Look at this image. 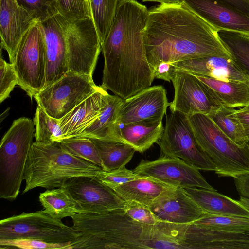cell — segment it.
Here are the masks:
<instances>
[{"instance_id": "obj_2", "label": "cell", "mask_w": 249, "mask_h": 249, "mask_svg": "<svg viewBox=\"0 0 249 249\" xmlns=\"http://www.w3.org/2000/svg\"><path fill=\"white\" fill-rule=\"evenodd\" d=\"M218 32L183 1L161 3L148 10L144 31L148 62L154 69L161 62L231 56Z\"/></svg>"}, {"instance_id": "obj_13", "label": "cell", "mask_w": 249, "mask_h": 249, "mask_svg": "<svg viewBox=\"0 0 249 249\" xmlns=\"http://www.w3.org/2000/svg\"><path fill=\"white\" fill-rule=\"evenodd\" d=\"M199 170L179 158L160 156L152 161L141 160L133 171L139 176L153 178L175 188L198 187L215 190Z\"/></svg>"}, {"instance_id": "obj_46", "label": "cell", "mask_w": 249, "mask_h": 249, "mask_svg": "<svg viewBox=\"0 0 249 249\" xmlns=\"http://www.w3.org/2000/svg\"><path fill=\"white\" fill-rule=\"evenodd\" d=\"M239 200L248 210H249V198L240 196Z\"/></svg>"}, {"instance_id": "obj_44", "label": "cell", "mask_w": 249, "mask_h": 249, "mask_svg": "<svg viewBox=\"0 0 249 249\" xmlns=\"http://www.w3.org/2000/svg\"><path fill=\"white\" fill-rule=\"evenodd\" d=\"M235 114L241 123L249 140V108L247 107L235 109Z\"/></svg>"}, {"instance_id": "obj_10", "label": "cell", "mask_w": 249, "mask_h": 249, "mask_svg": "<svg viewBox=\"0 0 249 249\" xmlns=\"http://www.w3.org/2000/svg\"><path fill=\"white\" fill-rule=\"evenodd\" d=\"M100 87L92 76L69 71L34 98L49 115L60 120Z\"/></svg>"}, {"instance_id": "obj_18", "label": "cell", "mask_w": 249, "mask_h": 249, "mask_svg": "<svg viewBox=\"0 0 249 249\" xmlns=\"http://www.w3.org/2000/svg\"><path fill=\"white\" fill-rule=\"evenodd\" d=\"M36 22H39L16 0H0L1 48L7 52L10 63L14 61L22 37Z\"/></svg>"}, {"instance_id": "obj_48", "label": "cell", "mask_w": 249, "mask_h": 249, "mask_svg": "<svg viewBox=\"0 0 249 249\" xmlns=\"http://www.w3.org/2000/svg\"><path fill=\"white\" fill-rule=\"evenodd\" d=\"M247 107L249 108V105Z\"/></svg>"}, {"instance_id": "obj_4", "label": "cell", "mask_w": 249, "mask_h": 249, "mask_svg": "<svg viewBox=\"0 0 249 249\" xmlns=\"http://www.w3.org/2000/svg\"><path fill=\"white\" fill-rule=\"evenodd\" d=\"M102 168L65 151L58 142H33L26 162L23 194L37 187H63L75 177H95Z\"/></svg>"}, {"instance_id": "obj_5", "label": "cell", "mask_w": 249, "mask_h": 249, "mask_svg": "<svg viewBox=\"0 0 249 249\" xmlns=\"http://www.w3.org/2000/svg\"><path fill=\"white\" fill-rule=\"evenodd\" d=\"M196 140L215 167L219 177L233 178L249 174V148L237 144L227 137L207 115L188 116Z\"/></svg>"}, {"instance_id": "obj_36", "label": "cell", "mask_w": 249, "mask_h": 249, "mask_svg": "<svg viewBox=\"0 0 249 249\" xmlns=\"http://www.w3.org/2000/svg\"><path fill=\"white\" fill-rule=\"evenodd\" d=\"M55 2L58 13L67 20L92 18L88 0H56Z\"/></svg>"}, {"instance_id": "obj_28", "label": "cell", "mask_w": 249, "mask_h": 249, "mask_svg": "<svg viewBox=\"0 0 249 249\" xmlns=\"http://www.w3.org/2000/svg\"><path fill=\"white\" fill-rule=\"evenodd\" d=\"M100 155L102 168L109 171L125 167L132 158L135 150L128 144L113 141L90 138Z\"/></svg>"}, {"instance_id": "obj_16", "label": "cell", "mask_w": 249, "mask_h": 249, "mask_svg": "<svg viewBox=\"0 0 249 249\" xmlns=\"http://www.w3.org/2000/svg\"><path fill=\"white\" fill-rule=\"evenodd\" d=\"M174 97L170 102V111H178L188 116L196 113L209 115L215 106L200 81L193 74L175 69L171 80Z\"/></svg>"}, {"instance_id": "obj_8", "label": "cell", "mask_w": 249, "mask_h": 249, "mask_svg": "<svg viewBox=\"0 0 249 249\" xmlns=\"http://www.w3.org/2000/svg\"><path fill=\"white\" fill-rule=\"evenodd\" d=\"M18 85L32 99L46 85L44 38L40 22L32 26L22 37L12 63Z\"/></svg>"}, {"instance_id": "obj_3", "label": "cell", "mask_w": 249, "mask_h": 249, "mask_svg": "<svg viewBox=\"0 0 249 249\" xmlns=\"http://www.w3.org/2000/svg\"><path fill=\"white\" fill-rule=\"evenodd\" d=\"M72 228L79 235L72 249H185L179 229L175 223L156 225L137 222L124 211L105 214L77 213Z\"/></svg>"}, {"instance_id": "obj_43", "label": "cell", "mask_w": 249, "mask_h": 249, "mask_svg": "<svg viewBox=\"0 0 249 249\" xmlns=\"http://www.w3.org/2000/svg\"><path fill=\"white\" fill-rule=\"evenodd\" d=\"M233 178L239 195L249 198V174L241 175Z\"/></svg>"}, {"instance_id": "obj_25", "label": "cell", "mask_w": 249, "mask_h": 249, "mask_svg": "<svg viewBox=\"0 0 249 249\" xmlns=\"http://www.w3.org/2000/svg\"><path fill=\"white\" fill-rule=\"evenodd\" d=\"M173 188L175 187L153 178L143 177L112 190L124 201H135L149 207L160 194Z\"/></svg>"}, {"instance_id": "obj_45", "label": "cell", "mask_w": 249, "mask_h": 249, "mask_svg": "<svg viewBox=\"0 0 249 249\" xmlns=\"http://www.w3.org/2000/svg\"><path fill=\"white\" fill-rule=\"evenodd\" d=\"M143 2H155L161 3H171L181 2L182 0H142Z\"/></svg>"}, {"instance_id": "obj_29", "label": "cell", "mask_w": 249, "mask_h": 249, "mask_svg": "<svg viewBox=\"0 0 249 249\" xmlns=\"http://www.w3.org/2000/svg\"><path fill=\"white\" fill-rule=\"evenodd\" d=\"M123 100L117 95L108 94L107 102L99 115L76 137L107 140L110 130L117 119Z\"/></svg>"}, {"instance_id": "obj_7", "label": "cell", "mask_w": 249, "mask_h": 249, "mask_svg": "<svg viewBox=\"0 0 249 249\" xmlns=\"http://www.w3.org/2000/svg\"><path fill=\"white\" fill-rule=\"evenodd\" d=\"M79 234L61 220L53 218L43 210L23 212L0 221V239H32L46 242H72Z\"/></svg>"}, {"instance_id": "obj_33", "label": "cell", "mask_w": 249, "mask_h": 249, "mask_svg": "<svg viewBox=\"0 0 249 249\" xmlns=\"http://www.w3.org/2000/svg\"><path fill=\"white\" fill-rule=\"evenodd\" d=\"M193 223L213 230L249 232V217L207 213Z\"/></svg>"}, {"instance_id": "obj_21", "label": "cell", "mask_w": 249, "mask_h": 249, "mask_svg": "<svg viewBox=\"0 0 249 249\" xmlns=\"http://www.w3.org/2000/svg\"><path fill=\"white\" fill-rule=\"evenodd\" d=\"M108 93L101 86L99 89L82 101L59 120V138L57 142L76 137L100 114L106 105Z\"/></svg>"}, {"instance_id": "obj_34", "label": "cell", "mask_w": 249, "mask_h": 249, "mask_svg": "<svg viewBox=\"0 0 249 249\" xmlns=\"http://www.w3.org/2000/svg\"><path fill=\"white\" fill-rule=\"evenodd\" d=\"M58 142L67 152L102 168L98 151L90 138L72 137L62 139Z\"/></svg>"}, {"instance_id": "obj_11", "label": "cell", "mask_w": 249, "mask_h": 249, "mask_svg": "<svg viewBox=\"0 0 249 249\" xmlns=\"http://www.w3.org/2000/svg\"><path fill=\"white\" fill-rule=\"evenodd\" d=\"M66 36L69 71L92 77L101 50L92 18L67 19Z\"/></svg>"}, {"instance_id": "obj_23", "label": "cell", "mask_w": 249, "mask_h": 249, "mask_svg": "<svg viewBox=\"0 0 249 249\" xmlns=\"http://www.w3.org/2000/svg\"><path fill=\"white\" fill-rule=\"evenodd\" d=\"M193 75L200 81L215 106L236 108L249 105V81H226Z\"/></svg>"}, {"instance_id": "obj_47", "label": "cell", "mask_w": 249, "mask_h": 249, "mask_svg": "<svg viewBox=\"0 0 249 249\" xmlns=\"http://www.w3.org/2000/svg\"><path fill=\"white\" fill-rule=\"evenodd\" d=\"M247 145L248 147H249V141H248V142H247Z\"/></svg>"}, {"instance_id": "obj_12", "label": "cell", "mask_w": 249, "mask_h": 249, "mask_svg": "<svg viewBox=\"0 0 249 249\" xmlns=\"http://www.w3.org/2000/svg\"><path fill=\"white\" fill-rule=\"evenodd\" d=\"M66 188L79 207L78 213L105 214L123 211L125 201L96 177H75L68 179Z\"/></svg>"}, {"instance_id": "obj_30", "label": "cell", "mask_w": 249, "mask_h": 249, "mask_svg": "<svg viewBox=\"0 0 249 249\" xmlns=\"http://www.w3.org/2000/svg\"><path fill=\"white\" fill-rule=\"evenodd\" d=\"M235 111L234 108L218 106L208 116L234 142L244 146L247 144L249 139L241 123L235 114Z\"/></svg>"}, {"instance_id": "obj_35", "label": "cell", "mask_w": 249, "mask_h": 249, "mask_svg": "<svg viewBox=\"0 0 249 249\" xmlns=\"http://www.w3.org/2000/svg\"><path fill=\"white\" fill-rule=\"evenodd\" d=\"M33 121L36 142L49 143L58 141L59 119L50 116L42 107L37 106Z\"/></svg>"}, {"instance_id": "obj_1", "label": "cell", "mask_w": 249, "mask_h": 249, "mask_svg": "<svg viewBox=\"0 0 249 249\" xmlns=\"http://www.w3.org/2000/svg\"><path fill=\"white\" fill-rule=\"evenodd\" d=\"M148 13L147 7L135 0H120L101 44L104 59L101 87L123 99L150 87L155 79L144 43Z\"/></svg>"}, {"instance_id": "obj_37", "label": "cell", "mask_w": 249, "mask_h": 249, "mask_svg": "<svg viewBox=\"0 0 249 249\" xmlns=\"http://www.w3.org/2000/svg\"><path fill=\"white\" fill-rule=\"evenodd\" d=\"M40 22L58 13L54 0H16Z\"/></svg>"}, {"instance_id": "obj_6", "label": "cell", "mask_w": 249, "mask_h": 249, "mask_svg": "<svg viewBox=\"0 0 249 249\" xmlns=\"http://www.w3.org/2000/svg\"><path fill=\"white\" fill-rule=\"evenodd\" d=\"M33 120H14L0 145V197L15 200L20 191L28 155L35 137Z\"/></svg>"}, {"instance_id": "obj_22", "label": "cell", "mask_w": 249, "mask_h": 249, "mask_svg": "<svg viewBox=\"0 0 249 249\" xmlns=\"http://www.w3.org/2000/svg\"><path fill=\"white\" fill-rule=\"evenodd\" d=\"M175 69L226 81H249L231 56H206L172 63Z\"/></svg>"}, {"instance_id": "obj_41", "label": "cell", "mask_w": 249, "mask_h": 249, "mask_svg": "<svg viewBox=\"0 0 249 249\" xmlns=\"http://www.w3.org/2000/svg\"><path fill=\"white\" fill-rule=\"evenodd\" d=\"M124 212L133 220L148 225H156L160 221L153 214L149 207L140 203L125 201Z\"/></svg>"}, {"instance_id": "obj_17", "label": "cell", "mask_w": 249, "mask_h": 249, "mask_svg": "<svg viewBox=\"0 0 249 249\" xmlns=\"http://www.w3.org/2000/svg\"><path fill=\"white\" fill-rule=\"evenodd\" d=\"M149 207L160 221L175 224L193 223L208 213L181 188L164 192Z\"/></svg>"}, {"instance_id": "obj_15", "label": "cell", "mask_w": 249, "mask_h": 249, "mask_svg": "<svg viewBox=\"0 0 249 249\" xmlns=\"http://www.w3.org/2000/svg\"><path fill=\"white\" fill-rule=\"evenodd\" d=\"M170 103L161 85L150 86L123 99L117 123L127 124L148 119H163Z\"/></svg>"}, {"instance_id": "obj_24", "label": "cell", "mask_w": 249, "mask_h": 249, "mask_svg": "<svg viewBox=\"0 0 249 249\" xmlns=\"http://www.w3.org/2000/svg\"><path fill=\"white\" fill-rule=\"evenodd\" d=\"M183 189L208 213L249 217V210L239 200L220 194L216 190L198 187H185Z\"/></svg>"}, {"instance_id": "obj_26", "label": "cell", "mask_w": 249, "mask_h": 249, "mask_svg": "<svg viewBox=\"0 0 249 249\" xmlns=\"http://www.w3.org/2000/svg\"><path fill=\"white\" fill-rule=\"evenodd\" d=\"M196 245L199 249H249V232L216 230L196 225Z\"/></svg>"}, {"instance_id": "obj_38", "label": "cell", "mask_w": 249, "mask_h": 249, "mask_svg": "<svg viewBox=\"0 0 249 249\" xmlns=\"http://www.w3.org/2000/svg\"><path fill=\"white\" fill-rule=\"evenodd\" d=\"M71 242L54 243L32 239H0V249H72Z\"/></svg>"}, {"instance_id": "obj_14", "label": "cell", "mask_w": 249, "mask_h": 249, "mask_svg": "<svg viewBox=\"0 0 249 249\" xmlns=\"http://www.w3.org/2000/svg\"><path fill=\"white\" fill-rule=\"evenodd\" d=\"M40 23L44 38L45 87L69 71L66 36L67 19L58 13Z\"/></svg>"}, {"instance_id": "obj_39", "label": "cell", "mask_w": 249, "mask_h": 249, "mask_svg": "<svg viewBox=\"0 0 249 249\" xmlns=\"http://www.w3.org/2000/svg\"><path fill=\"white\" fill-rule=\"evenodd\" d=\"M125 167L109 171H101L96 178L111 189L129 181L142 178Z\"/></svg>"}, {"instance_id": "obj_19", "label": "cell", "mask_w": 249, "mask_h": 249, "mask_svg": "<svg viewBox=\"0 0 249 249\" xmlns=\"http://www.w3.org/2000/svg\"><path fill=\"white\" fill-rule=\"evenodd\" d=\"M217 29L249 36V17L218 0H182Z\"/></svg>"}, {"instance_id": "obj_49", "label": "cell", "mask_w": 249, "mask_h": 249, "mask_svg": "<svg viewBox=\"0 0 249 249\" xmlns=\"http://www.w3.org/2000/svg\"><path fill=\"white\" fill-rule=\"evenodd\" d=\"M55 0V1H56V0Z\"/></svg>"}, {"instance_id": "obj_9", "label": "cell", "mask_w": 249, "mask_h": 249, "mask_svg": "<svg viewBox=\"0 0 249 249\" xmlns=\"http://www.w3.org/2000/svg\"><path fill=\"white\" fill-rule=\"evenodd\" d=\"M160 156L178 158L198 170L215 171L211 160L198 145L188 116L178 111L167 115L163 132L157 142Z\"/></svg>"}, {"instance_id": "obj_42", "label": "cell", "mask_w": 249, "mask_h": 249, "mask_svg": "<svg viewBox=\"0 0 249 249\" xmlns=\"http://www.w3.org/2000/svg\"><path fill=\"white\" fill-rule=\"evenodd\" d=\"M175 68L172 63L161 62L156 65L153 69L155 78L170 82L173 77Z\"/></svg>"}, {"instance_id": "obj_20", "label": "cell", "mask_w": 249, "mask_h": 249, "mask_svg": "<svg viewBox=\"0 0 249 249\" xmlns=\"http://www.w3.org/2000/svg\"><path fill=\"white\" fill-rule=\"evenodd\" d=\"M164 128L162 118L127 124L115 122L110 130L107 140L128 144L136 151L143 153L157 143Z\"/></svg>"}, {"instance_id": "obj_40", "label": "cell", "mask_w": 249, "mask_h": 249, "mask_svg": "<svg viewBox=\"0 0 249 249\" xmlns=\"http://www.w3.org/2000/svg\"><path fill=\"white\" fill-rule=\"evenodd\" d=\"M18 78L12 64L7 62L1 55L0 59V103L9 97L15 86Z\"/></svg>"}, {"instance_id": "obj_32", "label": "cell", "mask_w": 249, "mask_h": 249, "mask_svg": "<svg viewBox=\"0 0 249 249\" xmlns=\"http://www.w3.org/2000/svg\"><path fill=\"white\" fill-rule=\"evenodd\" d=\"M100 43L106 37L120 0H88Z\"/></svg>"}, {"instance_id": "obj_31", "label": "cell", "mask_w": 249, "mask_h": 249, "mask_svg": "<svg viewBox=\"0 0 249 249\" xmlns=\"http://www.w3.org/2000/svg\"><path fill=\"white\" fill-rule=\"evenodd\" d=\"M221 40L239 67L249 78V36L220 31Z\"/></svg>"}, {"instance_id": "obj_27", "label": "cell", "mask_w": 249, "mask_h": 249, "mask_svg": "<svg viewBox=\"0 0 249 249\" xmlns=\"http://www.w3.org/2000/svg\"><path fill=\"white\" fill-rule=\"evenodd\" d=\"M43 212L51 217L61 220L72 217L79 212V207L64 187L47 189L39 196Z\"/></svg>"}]
</instances>
